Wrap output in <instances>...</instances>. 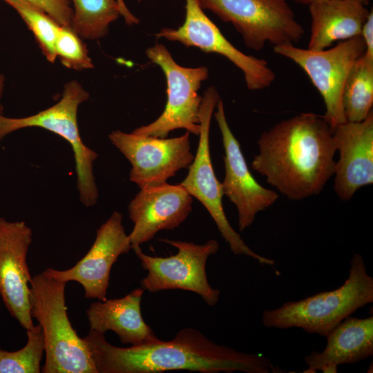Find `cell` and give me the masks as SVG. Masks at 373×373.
Listing matches in <instances>:
<instances>
[{
	"label": "cell",
	"mask_w": 373,
	"mask_h": 373,
	"mask_svg": "<svg viewBox=\"0 0 373 373\" xmlns=\"http://www.w3.org/2000/svg\"><path fill=\"white\" fill-rule=\"evenodd\" d=\"M220 98L213 86L204 92L200 111V130L197 151L189 166L187 175L180 184L205 207L233 254L251 257L262 265L273 266L276 264L274 260L258 254L245 244L229 222L224 211L222 184L214 172L209 146L211 117Z\"/></svg>",
	"instance_id": "52a82bcc"
},
{
	"label": "cell",
	"mask_w": 373,
	"mask_h": 373,
	"mask_svg": "<svg viewBox=\"0 0 373 373\" xmlns=\"http://www.w3.org/2000/svg\"><path fill=\"white\" fill-rule=\"evenodd\" d=\"M32 237L25 222L0 217V296L10 315L26 329L34 326L30 307L32 277L26 262Z\"/></svg>",
	"instance_id": "9a60e30c"
},
{
	"label": "cell",
	"mask_w": 373,
	"mask_h": 373,
	"mask_svg": "<svg viewBox=\"0 0 373 373\" xmlns=\"http://www.w3.org/2000/svg\"><path fill=\"white\" fill-rule=\"evenodd\" d=\"M343 105L347 122H361L372 112L373 59L365 52L356 59L347 75Z\"/></svg>",
	"instance_id": "44dd1931"
},
{
	"label": "cell",
	"mask_w": 373,
	"mask_h": 373,
	"mask_svg": "<svg viewBox=\"0 0 373 373\" xmlns=\"http://www.w3.org/2000/svg\"><path fill=\"white\" fill-rule=\"evenodd\" d=\"M202 9L211 11L222 21L231 23L245 46L254 50L297 44L305 30L287 0H199Z\"/></svg>",
	"instance_id": "8992f818"
},
{
	"label": "cell",
	"mask_w": 373,
	"mask_h": 373,
	"mask_svg": "<svg viewBox=\"0 0 373 373\" xmlns=\"http://www.w3.org/2000/svg\"><path fill=\"white\" fill-rule=\"evenodd\" d=\"M327 345L319 352L305 357L304 373H336L339 365L354 364L373 356V316H348L327 335Z\"/></svg>",
	"instance_id": "ac0fdd59"
},
{
	"label": "cell",
	"mask_w": 373,
	"mask_h": 373,
	"mask_svg": "<svg viewBox=\"0 0 373 373\" xmlns=\"http://www.w3.org/2000/svg\"><path fill=\"white\" fill-rule=\"evenodd\" d=\"M361 36L365 44V54L373 59V11L370 10V13L363 24Z\"/></svg>",
	"instance_id": "4316f807"
},
{
	"label": "cell",
	"mask_w": 373,
	"mask_h": 373,
	"mask_svg": "<svg viewBox=\"0 0 373 373\" xmlns=\"http://www.w3.org/2000/svg\"><path fill=\"white\" fill-rule=\"evenodd\" d=\"M82 338L97 373L276 372L270 359L262 354L218 345L191 327L181 329L171 341L158 339L127 347L109 343L104 334L93 330Z\"/></svg>",
	"instance_id": "6da1fadb"
},
{
	"label": "cell",
	"mask_w": 373,
	"mask_h": 373,
	"mask_svg": "<svg viewBox=\"0 0 373 373\" xmlns=\"http://www.w3.org/2000/svg\"><path fill=\"white\" fill-rule=\"evenodd\" d=\"M339 159L334 167V191L350 200L361 187L373 183V113L358 122H345L332 131Z\"/></svg>",
	"instance_id": "e0dca14e"
},
{
	"label": "cell",
	"mask_w": 373,
	"mask_h": 373,
	"mask_svg": "<svg viewBox=\"0 0 373 373\" xmlns=\"http://www.w3.org/2000/svg\"><path fill=\"white\" fill-rule=\"evenodd\" d=\"M146 57L160 67L167 84V101L162 113L154 122L135 128L136 134L166 138L170 132L184 128L198 135L202 97L198 94L202 82L209 77L206 66L187 68L179 65L165 46L148 48Z\"/></svg>",
	"instance_id": "ba28073f"
},
{
	"label": "cell",
	"mask_w": 373,
	"mask_h": 373,
	"mask_svg": "<svg viewBox=\"0 0 373 373\" xmlns=\"http://www.w3.org/2000/svg\"><path fill=\"white\" fill-rule=\"evenodd\" d=\"M75 9L71 28L84 39L105 37L111 23L121 16L117 0H71Z\"/></svg>",
	"instance_id": "7402d4cb"
},
{
	"label": "cell",
	"mask_w": 373,
	"mask_h": 373,
	"mask_svg": "<svg viewBox=\"0 0 373 373\" xmlns=\"http://www.w3.org/2000/svg\"><path fill=\"white\" fill-rule=\"evenodd\" d=\"M88 98V93L73 80L65 84L58 102L35 115L11 118L0 113V142L10 133L28 127L42 128L61 137L73 151L79 199L84 206L92 207L98 199L93 174V163L98 155L84 144L77 124L78 108Z\"/></svg>",
	"instance_id": "5b68a950"
},
{
	"label": "cell",
	"mask_w": 373,
	"mask_h": 373,
	"mask_svg": "<svg viewBox=\"0 0 373 373\" xmlns=\"http://www.w3.org/2000/svg\"><path fill=\"white\" fill-rule=\"evenodd\" d=\"M5 87V77L4 75L0 73V113H3V106L1 104V99L3 96V90Z\"/></svg>",
	"instance_id": "f1b7e54d"
},
{
	"label": "cell",
	"mask_w": 373,
	"mask_h": 373,
	"mask_svg": "<svg viewBox=\"0 0 373 373\" xmlns=\"http://www.w3.org/2000/svg\"><path fill=\"white\" fill-rule=\"evenodd\" d=\"M193 197L180 184L140 189L128 206L134 226L128 235L131 248L153 239L162 230L179 227L192 211Z\"/></svg>",
	"instance_id": "2e32d148"
},
{
	"label": "cell",
	"mask_w": 373,
	"mask_h": 373,
	"mask_svg": "<svg viewBox=\"0 0 373 373\" xmlns=\"http://www.w3.org/2000/svg\"><path fill=\"white\" fill-rule=\"evenodd\" d=\"M361 0H324L308 5L312 18L307 48L322 50L361 35L370 10Z\"/></svg>",
	"instance_id": "ffe728a7"
},
{
	"label": "cell",
	"mask_w": 373,
	"mask_h": 373,
	"mask_svg": "<svg viewBox=\"0 0 373 373\" xmlns=\"http://www.w3.org/2000/svg\"><path fill=\"white\" fill-rule=\"evenodd\" d=\"M119 9L121 16L123 17L125 23L128 26H133L138 24L140 21L128 8L124 0H117Z\"/></svg>",
	"instance_id": "83f0119b"
},
{
	"label": "cell",
	"mask_w": 373,
	"mask_h": 373,
	"mask_svg": "<svg viewBox=\"0 0 373 373\" xmlns=\"http://www.w3.org/2000/svg\"><path fill=\"white\" fill-rule=\"evenodd\" d=\"M160 241L177 248L178 252L169 257H157L146 255L140 246L133 249L142 268L148 271L140 281L141 287L150 293L167 289L189 291L200 295L208 305H216L220 291L209 283L206 263L209 257L218 251V242L209 240L197 245L166 238Z\"/></svg>",
	"instance_id": "30bf717a"
},
{
	"label": "cell",
	"mask_w": 373,
	"mask_h": 373,
	"mask_svg": "<svg viewBox=\"0 0 373 373\" xmlns=\"http://www.w3.org/2000/svg\"><path fill=\"white\" fill-rule=\"evenodd\" d=\"M372 302L373 278L367 272L363 256L354 254L343 285L265 310L262 321L266 327H299L307 333L326 337L345 318Z\"/></svg>",
	"instance_id": "3957f363"
},
{
	"label": "cell",
	"mask_w": 373,
	"mask_h": 373,
	"mask_svg": "<svg viewBox=\"0 0 373 373\" xmlns=\"http://www.w3.org/2000/svg\"><path fill=\"white\" fill-rule=\"evenodd\" d=\"M253 170L289 200L319 194L334 175L336 149L323 115L303 113L264 131Z\"/></svg>",
	"instance_id": "7a4b0ae2"
},
{
	"label": "cell",
	"mask_w": 373,
	"mask_h": 373,
	"mask_svg": "<svg viewBox=\"0 0 373 373\" xmlns=\"http://www.w3.org/2000/svg\"><path fill=\"white\" fill-rule=\"evenodd\" d=\"M66 283L45 271L30 283V314L41 327L45 343L44 373H97L87 346L73 327L65 300Z\"/></svg>",
	"instance_id": "277c9868"
},
{
	"label": "cell",
	"mask_w": 373,
	"mask_h": 373,
	"mask_svg": "<svg viewBox=\"0 0 373 373\" xmlns=\"http://www.w3.org/2000/svg\"><path fill=\"white\" fill-rule=\"evenodd\" d=\"M155 36L207 53L222 55L242 72L246 86L251 90L266 88L276 79V73L266 60L242 52L226 39L204 14L199 0H185L183 24L177 29L163 28Z\"/></svg>",
	"instance_id": "7c38bea8"
},
{
	"label": "cell",
	"mask_w": 373,
	"mask_h": 373,
	"mask_svg": "<svg viewBox=\"0 0 373 373\" xmlns=\"http://www.w3.org/2000/svg\"><path fill=\"white\" fill-rule=\"evenodd\" d=\"M144 290L136 288L120 298L92 303L86 310L90 330L104 334L113 331L122 343L138 345L159 338L144 321L141 301Z\"/></svg>",
	"instance_id": "d6986e66"
},
{
	"label": "cell",
	"mask_w": 373,
	"mask_h": 373,
	"mask_svg": "<svg viewBox=\"0 0 373 373\" xmlns=\"http://www.w3.org/2000/svg\"><path fill=\"white\" fill-rule=\"evenodd\" d=\"M214 116L220 128L224 146V178L221 182L223 194L236 206L240 231L249 227L258 213L273 205L279 195L260 185L252 175L240 144L232 133L221 98Z\"/></svg>",
	"instance_id": "4fadbf2b"
},
{
	"label": "cell",
	"mask_w": 373,
	"mask_h": 373,
	"mask_svg": "<svg viewBox=\"0 0 373 373\" xmlns=\"http://www.w3.org/2000/svg\"><path fill=\"white\" fill-rule=\"evenodd\" d=\"M46 12L60 26L71 28L73 9L70 0H25Z\"/></svg>",
	"instance_id": "484cf974"
},
{
	"label": "cell",
	"mask_w": 373,
	"mask_h": 373,
	"mask_svg": "<svg viewBox=\"0 0 373 373\" xmlns=\"http://www.w3.org/2000/svg\"><path fill=\"white\" fill-rule=\"evenodd\" d=\"M55 51L57 58L68 68L83 70L94 67L86 44L70 27H61L55 43Z\"/></svg>",
	"instance_id": "d4e9b609"
},
{
	"label": "cell",
	"mask_w": 373,
	"mask_h": 373,
	"mask_svg": "<svg viewBox=\"0 0 373 373\" xmlns=\"http://www.w3.org/2000/svg\"><path fill=\"white\" fill-rule=\"evenodd\" d=\"M296 3L302 4V5H307L316 2V1H324V0H292ZM363 2H365L367 5L369 3V0H361Z\"/></svg>",
	"instance_id": "f546056e"
},
{
	"label": "cell",
	"mask_w": 373,
	"mask_h": 373,
	"mask_svg": "<svg viewBox=\"0 0 373 373\" xmlns=\"http://www.w3.org/2000/svg\"><path fill=\"white\" fill-rule=\"evenodd\" d=\"M190 133L162 138L116 130L108 135L111 142L131 164L129 179L140 189L166 183L181 169L189 168L194 155Z\"/></svg>",
	"instance_id": "8fae6325"
},
{
	"label": "cell",
	"mask_w": 373,
	"mask_h": 373,
	"mask_svg": "<svg viewBox=\"0 0 373 373\" xmlns=\"http://www.w3.org/2000/svg\"><path fill=\"white\" fill-rule=\"evenodd\" d=\"M275 53L291 59L307 74L323 99L324 119L333 131L347 122L343 105V91L347 75L356 59L365 52L361 35L340 41L332 47L312 50L293 44L274 46Z\"/></svg>",
	"instance_id": "9c48e42d"
},
{
	"label": "cell",
	"mask_w": 373,
	"mask_h": 373,
	"mask_svg": "<svg viewBox=\"0 0 373 373\" xmlns=\"http://www.w3.org/2000/svg\"><path fill=\"white\" fill-rule=\"evenodd\" d=\"M131 249L128 235L122 224V215L114 211L97 230L95 240L88 253L75 266L66 270L48 268L45 271L66 283H79L86 298L105 300L112 266Z\"/></svg>",
	"instance_id": "5bb4252c"
},
{
	"label": "cell",
	"mask_w": 373,
	"mask_h": 373,
	"mask_svg": "<svg viewBox=\"0 0 373 373\" xmlns=\"http://www.w3.org/2000/svg\"><path fill=\"white\" fill-rule=\"evenodd\" d=\"M20 15L35 38L45 57L50 63L57 59L55 43L60 26L38 6L25 0H3Z\"/></svg>",
	"instance_id": "603a6c76"
},
{
	"label": "cell",
	"mask_w": 373,
	"mask_h": 373,
	"mask_svg": "<svg viewBox=\"0 0 373 373\" xmlns=\"http://www.w3.org/2000/svg\"><path fill=\"white\" fill-rule=\"evenodd\" d=\"M28 341L21 349L9 352L0 347V373H39L45 353L44 337L39 324L26 329Z\"/></svg>",
	"instance_id": "cb8c5ba5"
},
{
	"label": "cell",
	"mask_w": 373,
	"mask_h": 373,
	"mask_svg": "<svg viewBox=\"0 0 373 373\" xmlns=\"http://www.w3.org/2000/svg\"><path fill=\"white\" fill-rule=\"evenodd\" d=\"M137 1H138V2H141L142 0H137Z\"/></svg>",
	"instance_id": "4dcf8cb0"
}]
</instances>
